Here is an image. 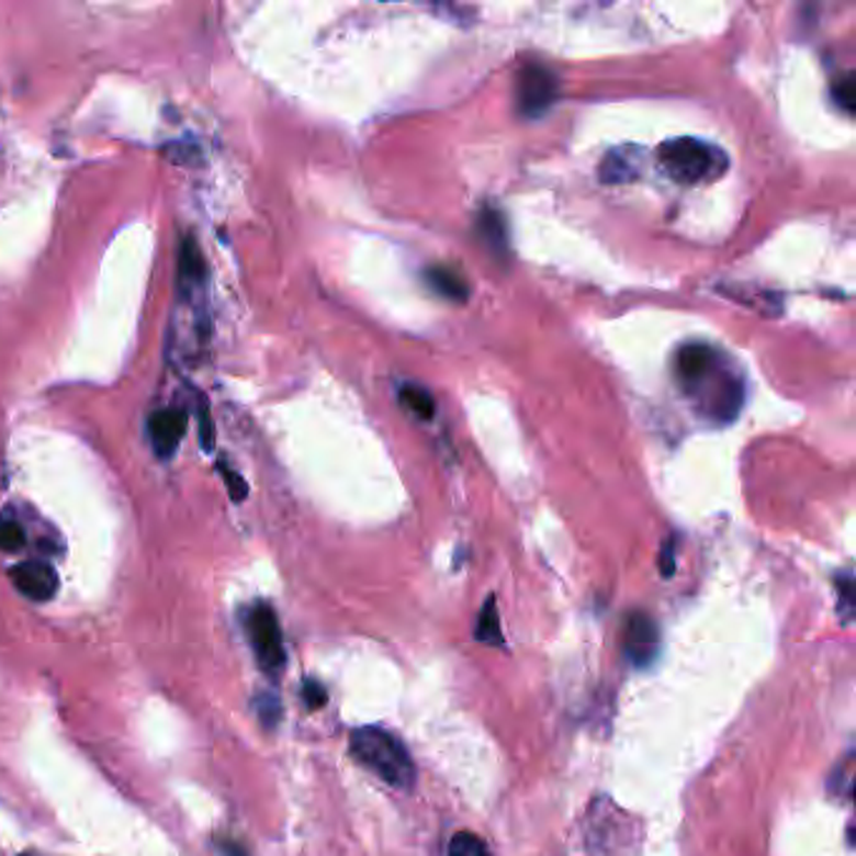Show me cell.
Here are the masks:
<instances>
[{
    "label": "cell",
    "mask_w": 856,
    "mask_h": 856,
    "mask_svg": "<svg viewBox=\"0 0 856 856\" xmlns=\"http://www.w3.org/2000/svg\"><path fill=\"white\" fill-rule=\"evenodd\" d=\"M181 274L183 279H189V282L201 277V257H199V249L191 241H187L181 247Z\"/></svg>",
    "instance_id": "obj_17"
},
{
    "label": "cell",
    "mask_w": 856,
    "mask_h": 856,
    "mask_svg": "<svg viewBox=\"0 0 856 856\" xmlns=\"http://www.w3.org/2000/svg\"><path fill=\"white\" fill-rule=\"evenodd\" d=\"M222 473L226 477V483H229L232 500H237V503L244 500V497H247V483H244V477L237 475V473H232V470H226V468H222Z\"/></svg>",
    "instance_id": "obj_20"
},
{
    "label": "cell",
    "mask_w": 856,
    "mask_h": 856,
    "mask_svg": "<svg viewBox=\"0 0 856 856\" xmlns=\"http://www.w3.org/2000/svg\"><path fill=\"white\" fill-rule=\"evenodd\" d=\"M247 628H249V638H251V645H255L259 666L272 676L279 674L286 663V653L282 641V628H279L274 610L269 608L267 602H257L247 616Z\"/></svg>",
    "instance_id": "obj_4"
},
{
    "label": "cell",
    "mask_w": 856,
    "mask_h": 856,
    "mask_svg": "<svg viewBox=\"0 0 856 856\" xmlns=\"http://www.w3.org/2000/svg\"><path fill=\"white\" fill-rule=\"evenodd\" d=\"M475 638L485 645H500L503 643V633H500V613H497V600L491 596L485 600L483 610L477 616V626H475Z\"/></svg>",
    "instance_id": "obj_12"
},
{
    "label": "cell",
    "mask_w": 856,
    "mask_h": 856,
    "mask_svg": "<svg viewBox=\"0 0 856 856\" xmlns=\"http://www.w3.org/2000/svg\"><path fill=\"white\" fill-rule=\"evenodd\" d=\"M836 590H838V613H842L844 623H849L854 616V575L846 571L842 575H836Z\"/></svg>",
    "instance_id": "obj_14"
},
{
    "label": "cell",
    "mask_w": 856,
    "mask_h": 856,
    "mask_svg": "<svg viewBox=\"0 0 856 856\" xmlns=\"http://www.w3.org/2000/svg\"><path fill=\"white\" fill-rule=\"evenodd\" d=\"M259 711H261V721H264L267 727H274V723L279 721V701H277V698H272V696L261 698Z\"/></svg>",
    "instance_id": "obj_21"
},
{
    "label": "cell",
    "mask_w": 856,
    "mask_h": 856,
    "mask_svg": "<svg viewBox=\"0 0 856 856\" xmlns=\"http://www.w3.org/2000/svg\"><path fill=\"white\" fill-rule=\"evenodd\" d=\"M302 698H304V703H307V709H309V711H319L322 706H327V691H325V686H322L319 680H314V678L304 680V686H302Z\"/></svg>",
    "instance_id": "obj_18"
},
{
    "label": "cell",
    "mask_w": 856,
    "mask_h": 856,
    "mask_svg": "<svg viewBox=\"0 0 856 856\" xmlns=\"http://www.w3.org/2000/svg\"><path fill=\"white\" fill-rule=\"evenodd\" d=\"M518 111L528 119H538L557 101V76L548 66L530 64L518 74Z\"/></svg>",
    "instance_id": "obj_5"
},
{
    "label": "cell",
    "mask_w": 856,
    "mask_h": 856,
    "mask_svg": "<svg viewBox=\"0 0 856 856\" xmlns=\"http://www.w3.org/2000/svg\"><path fill=\"white\" fill-rule=\"evenodd\" d=\"M397 395H399V405L405 407L413 417L423 419V423H430L435 413H438L435 397L425 387H419V384H402Z\"/></svg>",
    "instance_id": "obj_11"
},
{
    "label": "cell",
    "mask_w": 856,
    "mask_h": 856,
    "mask_svg": "<svg viewBox=\"0 0 856 856\" xmlns=\"http://www.w3.org/2000/svg\"><path fill=\"white\" fill-rule=\"evenodd\" d=\"M661 571L666 578H671L676 571V555H674V540H668L666 545H663V553H661Z\"/></svg>",
    "instance_id": "obj_22"
},
{
    "label": "cell",
    "mask_w": 856,
    "mask_h": 856,
    "mask_svg": "<svg viewBox=\"0 0 856 856\" xmlns=\"http://www.w3.org/2000/svg\"><path fill=\"white\" fill-rule=\"evenodd\" d=\"M623 651H626V658L631 661L635 668H649L651 663L658 658V651H661V635H658L656 620L645 613H633L628 618Z\"/></svg>",
    "instance_id": "obj_6"
},
{
    "label": "cell",
    "mask_w": 856,
    "mask_h": 856,
    "mask_svg": "<svg viewBox=\"0 0 856 856\" xmlns=\"http://www.w3.org/2000/svg\"><path fill=\"white\" fill-rule=\"evenodd\" d=\"M25 532L15 520H0V550H21Z\"/></svg>",
    "instance_id": "obj_16"
},
{
    "label": "cell",
    "mask_w": 856,
    "mask_h": 856,
    "mask_svg": "<svg viewBox=\"0 0 856 856\" xmlns=\"http://www.w3.org/2000/svg\"><path fill=\"white\" fill-rule=\"evenodd\" d=\"M219 849H222L226 856H247V854H244V852L239 849V846H234V844H229V842H224V844L219 846Z\"/></svg>",
    "instance_id": "obj_23"
},
{
    "label": "cell",
    "mask_w": 856,
    "mask_h": 856,
    "mask_svg": "<svg viewBox=\"0 0 856 856\" xmlns=\"http://www.w3.org/2000/svg\"><path fill=\"white\" fill-rule=\"evenodd\" d=\"M834 101H836V106H842L846 113H852V106H854V81H852V76L842 78V81L834 86Z\"/></svg>",
    "instance_id": "obj_19"
},
{
    "label": "cell",
    "mask_w": 856,
    "mask_h": 856,
    "mask_svg": "<svg viewBox=\"0 0 856 856\" xmlns=\"http://www.w3.org/2000/svg\"><path fill=\"white\" fill-rule=\"evenodd\" d=\"M349 751L360 766L370 768L374 776H380L384 784L395 786V789L409 791L417 779V768L407 746L395 736V733L364 727L352 731L349 736Z\"/></svg>",
    "instance_id": "obj_2"
},
{
    "label": "cell",
    "mask_w": 856,
    "mask_h": 856,
    "mask_svg": "<svg viewBox=\"0 0 856 856\" xmlns=\"http://www.w3.org/2000/svg\"><path fill=\"white\" fill-rule=\"evenodd\" d=\"M448 856H491L483 838L473 832H460L450 838Z\"/></svg>",
    "instance_id": "obj_13"
},
{
    "label": "cell",
    "mask_w": 856,
    "mask_h": 856,
    "mask_svg": "<svg viewBox=\"0 0 856 856\" xmlns=\"http://www.w3.org/2000/svg\"><path fill=\"white\" fill-rule=\"evenodd\" d=\"M658 166L678 183H701L719 179L729 169V156L701 138H668L656 151Z\"/></svg>",
    "instance_id": "obj_3"
},
{
    "label": "cell",
    "mask_w": 856,
    "mask_h": 856,
    "mask_svg": "<svg viewBox=\"0 0 856 856\" xmlns=\"http://www.w3.org/2000/svg\"><path fill=\"white\" fill-rule=\"evenodd\" d=\"M425 277H427V284H430L435 292L448 296V300H452V302H465L470 296L465 279H462L458 272H452V269H448V267L427 269Z\"/></svg>",
    "instance_id": "obj_10"
},
{
    "label": "cell",
    "mask_w": 856,
    "mask_h": 856,
    "mask_svg": "<svg viewBox=\"0 0 856 856\" xmlns=\"http://www.w3.org/2000/svg\"><path fill=\"white\" fill-rule=\"evenodd\" d=\"M11 578L25 598L31 600H50L58 590V573L48 563L29 561L15 565L11 571Z\"/></svg>",
    "instance_id": "obj_7"
},
{
    "label": "cell",
    "mask_w": 856,
    "mask_h": 856,
    "mask_svg": "<svg viewBox=\"0 0 856 856\" xmlns=\"http://www.w3.org/2000/svg\"><path fill=\"white\" fill-rule=\"evenodd\" d=\"M480 229H483V237L487 244H495V247H505V224L503 216L497 212H485L480 216Z\"/></svg>",
    "instance_id": "obj_15"
},
{
    "label": "cell",
    "mask_w": 856,
    "mask_h": 856,
    "mask_svg": "<svg viewBox=\"0 0 856 856\" xmlns=\"http://www.w3.org/2000/svg\"><path fill=\"white\" fill-rule=\"evenodd\" d=\"M676 378L698 409L716 423H731L741 413L746 387L719 349L688 342L676 352Z\"/></svg>",
    "instance_id": "obj_1"
},
{
    "label": "cell",
    "mask_w": 856,
    "mask_h": 856,
    "mask_svg": "<svg viewBox=\"0 0 856 856\" xmlns=\"http://www.w3.org/2000/svg\"><path fill=\"white\" fill-rule=\"evenodd\" d=\"M183 432H187V413H183V409H159V413H154L151 419H148V435H151L154 450L159 452L161 458H169L177 452Z\"/></svg>",
    "instance_id": "obj_8"
},
{
    "label": "cell",
    "mask_w": 856,
    "mask_h": 856,
    "mask_svg": "<svg viewBox=\"0 0 856 856\" xmlns=\"http://www.w3.org/2000/svg\"><path fill=\"white\" fill-rule=\"evenodd\" d=\"M641 156L643 151L635 146L613 148L606 154L600 164V181L602 183H628L641 173Z\"/></svg>",
    "instance_id": "obj_9"
}]
</instances>
